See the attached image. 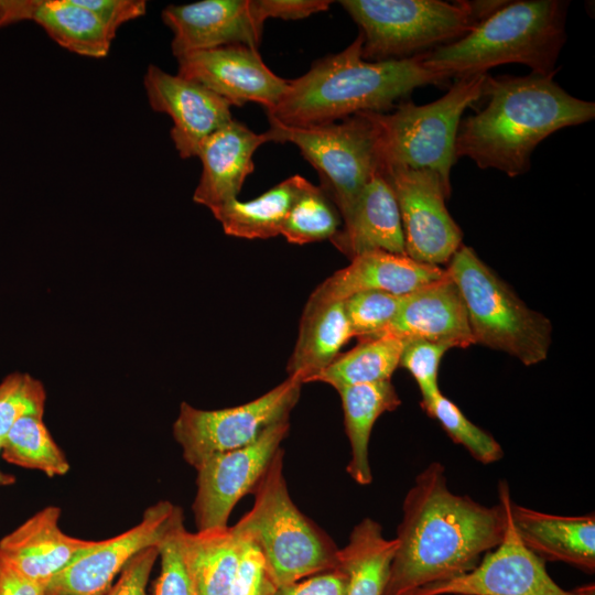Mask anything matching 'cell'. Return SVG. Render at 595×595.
<instances>
[{
  "mask_svg": "<svg viewBox=\"0 0 595 595\" xmlns=\"http://www.w3.org/2000/svg\"><path fill=\"white\" fill-rule=\"evenodd\" d=\"M485 506L447 486L444 466L432 462L414 478L402 502L397 549L383 595H409L472 571L502 540V496Z\"/></svg>",
  "mask_w": 595,
  "mask_h": 595,
  "instance_id": "1",
  "label": "cell"
},
{
  "mask_svg": "<svg viewBox=\"0 0 595 595\" xmlns=\"http://www.w3.org/2000/svg\"><path fill=\"white\" fill-rule=\"evenodd\" d=\"M554 75H486L487 104L461 119L456 158L518 176L530 170L532 152L550 134L593 120L595 104L570 95Z\"/></svg>",
  "mask_w": 595,
  "mask_h": 595,
  "instance_id": "2",
  "label": "cell"
},
{
  "mask_svg": "<svg viewBox=\"0 0 595 595\" xmlns=\"http://www.w3.org/2000/svg\"><path fill=\"white\" fill-rule=\"evenodd\" d=\"M361 46L359 33L342 52L315 61L304 75L288 80L268 116L290 127L327 125L358 112H388L415 88L448 80L425 65L424 53L368 62Z\"/></svg>",
  "mask_w": 595,
  "mask_h": 595,
  "instance_id": "3",
  "label": "cell"
},
{
  "mask_svg": "<svg viewBox=\"0 0 595 595\" xmlns=\"http://www.w3.org/2000/svg\"><path fill=\"white\" fill-rule=\"evenodd\" d=\"M569 3L508 1L459 40L424 53V63L447 79L486 74L508 63L523 64L534 74L556 73Z\"/></svg>",
  "mask_w": 595,
  "mask_h": 595,
  "instance_id": "4",
  "label": "cell"
},
{
  "mask_svg": "<svg viewBox=\"0 0 595 595\" xmlns=\"http://www.w3.org/2000/svg\"><path fill=\"white\" fill-rule=\"evenodd\" d=\"M280 448L251 494L255 504L234 530L261 551L275 585L338 567L335 542L290 497Z\"/></svg>",
  "mask_w": 595,
  "mask_h": 595,
  "instance_id": "5",
  "label": "cell"
},
{
  "mask_svg": "<svg viewBox=\"0 0 595 595\" xmlns=\"http://www.w3.org/2000/svg\"><path fill=\"white\" fill-rule=\"evenodd\" d=\"M486 75L456 78L444 96L426 105L405 101L392 112H364L375 130L379 167L431 170L451 187L458 125L482 98Z\"/></svg>",
  "mask_w": 595,
  "mask_h": 595,
  "instance_id": "6",
  "label": "cell"
},
{
  "mask_svg": "<svg viewBox=\"0 0 595 595\" xmlns=\"http://www.w3.org/2000/svg\"><path fill=\"white\" fill-rule=\"evenodd\" d=\"M445 269L465 304L474 344L504 351L526 366L547 359L552 326L523 301L467 246Z\"/></svg>",
  "mask_w": 595,
  "mask_h": 595,
  "instance_id": "7",
  "label": "cell"
},
{
  "mask_svg": "<svg viewBox=\"0 0 595 595\" xmlns=\"http://www.w3.org/2000/svg\"><path fill=\"white\" fill-rule=\"evenodd\" d=\"M359 26L368 62L403 60L455 42L476 23L464 1L343 0Z\"/></svg>",
  "mask_w": 595,
  "mask_h": 595,
  "instance_id": "8",
  "label": "cell"
},
{
  "mask_svg": "<svg viewBox=\"0 0 595 595\" xmlns=\"http://www.w3.org/2000/svg\"><path fill=\"white\" fill-rule=\"evenodd\" d=\"M267 138L293 143L318 172L321 187L335 204L343 223L371 175L379 170L371 122L358 112L340 122L290 127L268 116Z\"/></svg>",
  "mask_w": 595,
  "mask_h": 595,
  "instance_id": "9",
  "label": "cell"
},
{
  "mask_svg": "<svg viewBox=\"0 0 595 595\" xmlns=\"http://www.w3.org/2000/svg\"><path fill=\"white\" fill-rule=\"evenodd\" d=\"M302 385L299 379L288 377L252 401L219 410H202L182 402L173 423V436L182 447L184 459L196 468L212 455L253 443L268 428L289 419Z\"/></svg>",
  "mask_w": 595,
  "mask_h": 595,
  "instance_id": "10",
  "label": "cell"
},
{
  "mask_svg": "<svg viewBox=\"0 0 595 595\" xmlns=\"http://www.w3.org/2000/svg\"><path fill=\"white\" fill-rule=\"evenodd\" d=\"M498 493L507 511L500 543L486 553L472 571L421 587L409 595H594L593 585L567 591L553 581L544 561L522 543L515 529L509 512L511 496L506 482L499 483Z\"/></svg>",
  "mask_w": 595,
  "mask_h": 595,
  "instance_id": "11",
  "label": "cell"
},
{
  "mask_svg": "<svg viewBox=\"0 0 595 595\" xmlns=\"http://www.w3.org/2000/svg\"><path fill=\"white\" fill-rule=\"evenodd\" d=\"M394 194L404 236L405 255L422 263H447L462 246L463 232L445 201L452 188L431 170L380 167Z\"/></svg>",
  "mask_w": 595,
  "mask_h": 595,
  "instance_id": "12",
  "label": "cell"
},
{
  "mask_svg": "<svg viewBox=\"0 0 595 595\" xmlns=\"http://www.w3.org/2000/svg\"><path fill=\"white\" fill-rule=\"evenodd\" d=\"M289 430V419L282 420L253 443L212 455L195 468L197 491L192 508L197 531L228 527L235 505L252 493Z\"/></svg>",
  "mask_w": 595,
  "mask_h": 595,
  "instance_id": "13",
  "label": "cell"
},
{
  "mask_svg": "<svg viewBox=\"0 0 595 595\" xmlns=\"http://www.w3.org/2000/svg\"><path fill=\"white\" fill-rule=\"evenodd\" d=\"M177 506L161 500L147 508L131 529L98 544L74 561L46 585V595H106L130 560L149 547H159Z\"/></svg>",
  "mask_w": 595,
  "mask_h": 595,
  "instance_id": "14",
  "label": "cell"
},
{
  "mask_svg": "<svg viewBox=\"0 0 595 595\" xmlns=\"http://www.w3.org/2000/svg\"><path fill=\"white\" fill-rule=\"evenodd\" d=\"M177 63V75L203 85L230 106L256 102L270 111L288 87V80L266 65L258 50L247 45L192 52Z\"/></svg>",
  "mask_w": 595,
  "mask_h": 595,
  "instance_id": "15",
  "label": "cell"
},
{
  "mask_svg": "<svg viewBox=\"0 0 595 595\" xmlns=\"http://www.w3.org/2000/svg\"><path fill=\"white\" fill-rule=\"evenodd\" d=\"M143 84L151 108L171 117V139L183 159L197 156L203 141L232 119L225 99L155 65L148 67Z\"/></svg>",
  "mask_w": 595,
  "mask_h": 595,
  "instance_id": "16",
  "label": "cell"
},
{
  "mask_svg": "<svg viewBox=\"0 0 595 595\" xmlns=\"http://www.w3.org/2000/svg\"><path fill=\"white\" fill-rule=\"evenodd\" d=\"M162 20L173 33L171 47L176 58L226 45L257 48L264 24L253 0H204L171 4L163 9Z\"/></svg>",
  "mask_w": 595,
  "mask_h": 595,
  "instance_id": "17",
  "label": "cell"
},
{
  "mask_svg": "<svg viewBox=\"0 0 595 595\" xmlns=\"http://www.w3.org/2000/svg\"><path fill=\"white\" fill-rule=\"evenodd\" d=\"M445 275L441 267L418 262L404 255L365 252L318 284L305 305L340 302L365 291L407 295Z\"/></svg>",
  "mask_w": 595,
  "mask_h": 595,
  "instance_id": "18",
  "label": "cell"
},
{
  "mask_svg": "<svg viewBox=\"0 0 595 595\" xmlns=\"http://www.w3.org/2000/svg\"><path fill=\"white\" fill-rule=\"evenodd\" d=\"M61 509L48 506L0 540V556L28 578L45 586L98 541L64 533Z\"/></svg>",
  "mask_w": 595,
  "mask_h": 595,
  "instance_id": "19",
  "label": "cell"
},
{
  "mask_svg": "<svg viewBox=\"0 0 595 595\" xmlns=\"http://www.w3.org/2000/svg\"><path fill=\"white\" fill-rule=\"evenodd\" d=\"M379 335L445 343L453 348L474 344L465 304L447 273L403 295L396 317Z\"/></svg>",
  "mask_w": 595,
  "mask_h": 595,
  "instance_id": "20",
  "label": "cell"
},
{
  "mask_svg": "<svg viewBox=\"0 0 595 595\" xmlns=\"http://www.w3.org/2000/svg\"><path fill=\"white\" fill-rule=\"evenodd\" d=\"M266 142V132L256 133L235 119L209 134L197 153L203 167L194 202L212 209L237 198L255 170L256 150Z\"/></svg>",
  "mask_w": 595,
  "mask_h": 595,
  "instance_id": "21",
  "label": "cell"
},
{
  "mask_svg": "<svg viewBox=\"0 0 595 595\" xmlns=\"http://www.w3.org/2000/svg\"><path fill=\"white\" fill-rule=\"evenodd\" d=\"M509 512L522 543L540 559L595 571L594 513L553 515L517 505L511 498Z\"/></svg>",
  "mask_w": 595,
  "mask_h": 595,
  "instance_id": "22",
  "label": "cell"
},
{
  "mask_svg": "<svg viewBox=\"0 0 595 595\" xmlns=\"http://www.w3.org/2000/svg\"><path fill=\"white\" fill-rule=\"evenodd\" d=\"M329 240L349 259L370 251L407 256L399 207L380 167L364 186L349 218Z\"/></svg>",
  "mask_w": 595,
  "mask_h": 595,
  "instance_id": "23",
  "label": "cell"
},
{
  "mask_svg": "<svg viewBox=\"0 0 595 595\" xmlns=\"http://www.w3.org/2000/svg\"><path fill=\"white\" fill-rule=\"evenodd\" d=\"M29 20L61 46L87 57H105L113 40L77 0H0V28Z\"/></svg>",
  "mask_w": 595,
  "mask_h": 595,
  "instance_id": "24",
  "label": "cell"
},
{
  "mask_svg": "<svg viewBox=\"0 0 595 595\" xmlns=\"http://www.w3.org/2000/svg\"><path fill=\"white\" fill-rule=\"evenodd\" d=\"M353 336L343 301L305 305L298 339L286 365L288 377L309 382L340 354Z\"/></svg>",
  "mask_w": 595,
  "mask_h": 595,
  "instance_id": "25",
  "label": "cell"
},
{
  "mask_svg": "<svg viewBox=\"0 0 595 595\" xmlns=\"http://www.w3.org/2000/svg\"><path fill=\"white\" fill-rule=\"evenodd\" d=\"M344 412L345 432L350 445L347 473L359 485H369V441L377 419L394 411L401 400L391 380L343 387L337 390Z\"/></svg>",
  "mask_w": 595,
  "mask_h": 595,
  "instance_id": "26",
  "label": "cell"
},
{
  "mask_svg": "<svg viewBox=\"0 0 595 595\" xmlns=\"http://www.w3.org/2000/svg\"><path fill=\"white\" fill-rule=\"evenodd\" d=\"M185 564L197 595H228L241 555L242 539L232 527L182 537Z\"/></svg>",
  "mask_w": 595,
  "mask_h": 595,
  "instance_id": "27",
  "label": "cell"
},
{
  "mask_svg": "<svg viewBox=\"0 0 595 595\" xmlns=\"http://www.w3.org/2000/svg\"><path fill=\"white\" fill-rule=\"evenodd\" d=\"M293 175L248 201L237 198L210 209L228 236L244 239H268L280 235L284 220L304 182Z\"/></svg>",
  "mask_w": 595,
  "mask_h": 595,
  "instance_id": "28",
  "label": "cell"
},
{
  "mask_svg": "<svg viewBox=\"0 0 595 595\" xmlns=\"http://www.w3.org/2000/svg\"><path fill=\"white\" fill-rule=\"evenodd\" d=\"M396 549L397 540L386 539L378 521L357 523L338 551V567L348 578L346 595H383Z\"/></svg>",
  "mask_w": 595,
  "mask_h": 595,
  "instance_id": "29",
  "label": "cell"
},
{
  "mask_svg": "<svg viewBox=\"0 0 595 595\" xmlns=\"http://www.w3.org/2000/svg\"><path fill=\"white\" fill-rule=\"evenodd\" d=\"M408 342L392 335L360 338L353 349L339 354L309 382H324L338 390L354 385L390 380L400 365Z\"/></svg>",
  "mask_w": 595,
  "mask_h": 595,
  "instance_id": "30",
  "label": "cell"
},
{
  "mask_svg": "<svg viewBox=\"0 0 595 595\" xmlns=\"http://www.w3.org/2000/svg\"><path fill=\"white\" fill-rule=\"evenodd\" d=\"M0 452L7 462L41 470L50 477L64 476L71 467L43 418L39 416L19 419L4 436Z\"/></svg>",
  "mask_w": 595,
  "mask_h": 595,
  "instance_id": "31",
  "label": "cell"
},
{
  "mask_svg": "<svg viewBox=\"0 0 595 595\" xmlns=\"http://www.w3.org/2000/svg\"><path fill=\"white\" fill-rule=\"evenodd\" d=\"M338 209L321 186L305 180L280 235L293 245L331 239L339 229Z\"/></svg>",
  "mask_w": 595,
  "mask_h": 595,
  "instance_id": "32",
  "label": "cell"
},
{
  "mask_svg": "<svg viewBox=\"0 0 595 595\" xmlns=\"http://www.w3.org/2000/svg\"><path fill=\"white\" fill-rule=\"evenodd\" d=\"M421 407L440 423L456 444L462 445L479 463L487 465L502 458L501 445L489 433L468 420L442 392L421 400Z\"/></svg>",
  "mask_w": 595,
  "mask_h": 595,
  "instance_id": "33",
  "label": "cell"
},
{
  "mask_svg": "<svg viewBox=\"0 0 595 595\" xmlns=\"http://www.w3.org/2000/svg\"><path fill=\"white\" fill-rule=\"evenodd\" d=\"M184 530L183 510L177 507L159 544L161 569L154 582L153 595H197L183 555Z\"/></svg>",
  "mask_w": 595,
  "mask_h": 595,
  "instance_id": "34",
  "label": "cell"
},
{
  "mask_svg": "<svg viewBox=\"0 0 595 595\" xmlns=\"http://www.w3.org/2000/svg\"><path fill=\"white\" fill-rule=\"evenodd\" d=\"M46 392L42 382L28 374L13 372L0 383V445L21 418H43Z\"/></svg>",
  "mask_w": 595,
  "mask_h": 595,
  "instance_id": "35",
  "label": "cell"
},
{
  "mask_svg": "<svg viewBox=\"0 0 595 595\" xmlns=\"http://www.w3.org/2000/svg\"><path fill=\"white\" fill-rule=\"evenodd\" d=\"M403 295L365 291L343 301L353 335L360 338L379 335L396 317Z\"/></svg>",
  "mask_w": 595,
  "mask_h": 595,
  "instance_id": "36",
  "label": "cell"
},
{
  "mask_svg": "<svg viewBox=\"0 0 595 595\" xmlns=\"http://www.w3.org/2000/svg\"><path fill=\"white\" fill-rule=\"evenodd\" d=\"M453 348L451 345L424 339H411L407 343L400 365L414 378L422 400L441 392L439 388V368L444 354Z\"/></svg>",
  "mask_w": 595,
  "mask_h": 595,
  "instance_id": "37",
  "label": "cell"
},
{
  "mask_svg": "<svg viewBox=\"0 0 595 595\" xmlns=\"http://www.w3.org/2000/svg\"><path fill=\"white\" fill-rule=\"evenodd\" d=\"M240 538L241 555L228 595H273L278 586L269 573L261 551L250 540Z\"/></svg>",
  "mask_w": 595,
  "mask_h": 595,
  "instance_id": "38",
  "label": "cell"
},
{
  "mask_svg": "<svg viewBox=\"0 0 595 595\" xmlns=\"http://www.w3.org/2000/svg\"><path fill=\"white\" fill-rule=\"evenodd\" d=\"M158 558L159 547H149L139 552L125 566L106 595H149L147 584Z\"/></svg>",
  "mask_w": 595,
  "mask_h": 595,
  "instance_id": "39",
  "label": "cell"
},
{
  "mask_svg": "<svg viewBox=\"0 0 595 595\" xmlns=\"http://www.w3.org/2000/svg\"><path fill=\"white\" fill-rule=\"evenodd\" d=\"M91 11L115 39L117 30L126 22L145 14L147 2L143 0H77Z\"/></svg>",
  "mask_w": 595,
  "mask_h": 595,
  "instance_id": "40",
  "label": "cell"
},
{
  "mask_svg": "<svg viewBox=\"0 0 595 595\" xmlns=\"http://www.w3.org/2000/svg\"><path fill=\"white\" fill-rule=\"evenodd\" d=\"M348 578L339 567L277 587L273 595H346Z\"/></svg>",
  "mask_w": 595,
  "mask_h": 595,
  "instance_id": "41",
  "label": "cell"
},
{
  "mask_svg": "<svg viewBox=\"0 0 595 595\" xmlns=\"http://www.w3.org/2000/svg\"><path fill=\"white\" fill-rule=\"evenodd\" d=\"M255 8L266 22L269 18L299 20L311 14L326 11L329 0H253Z\"/></svg>",
  "mask_w": 595,
  "mask_h": 595,
  "instance_id": "42",
  "label": "cell"
},
{
  "mask_svg": "<svg viewBox=\"0 0 595 595\" xmlns=\"http://www.w3.org/2000/svg\"><path fill=\"white\" fill-rule=\"evenodd\" d=\"M0 595H46V589L0 556Z\"/></svg>",
  "mask_w": 595,
  "mask_h": 595,
  "instance_id": "43",
  "label": "cell"
},
{
  "mask_svg": "<svg viewBox=\"0 0 595 595\" xmlns=\"http://www.w3.org/2000/svg\"><path fill=\"white\" fill-rule=\"evenodd\" d=\"M468 9V12L476 24L486 20L499 9H501L508 1L505 0H480V1H464Z\"/></svg>",
  "mask_w": 595,
  "mask_h": 595,
  "instance_id": "44",
  "label": "cell"
},
{
  "mask_svg": "<svg viewBox=\"0 0 595 595\" xmlns=\"http://www.w3.org/2000/svg\"><path fill=\"white\" fill-rule=\"evenodd\" d=\"M0 451H1V445H0ZM14 483H15L14 476H12L11 474L4 473L3 470L0 469V487L11 486Z\"/></svg>",
  "mask_w": 595,
  "mask_h": 595,
  "instance_id": "45",
  "label": "cell"
}]
</instances>
